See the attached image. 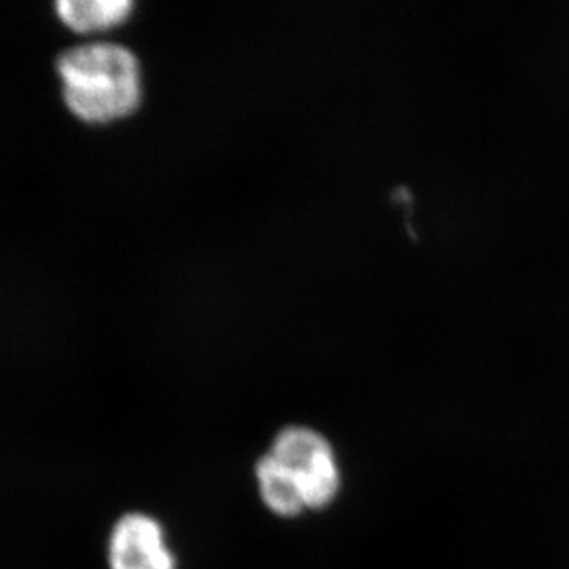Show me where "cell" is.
<instances>
[{
    "instance_id": "2",
    "label": "cell",
    "mask_w": 569,
    "mask_h": 569,
    "mask_svg": "<svg viewBox=\"0 0 569 569\" xmlns=\"http://www.w3.org/2000/svg\"><path fill=\"white\" fill-rule=\"evenodd\" d=\"M63 98L87 122H109L131 113L140 102L139 61L120 44L76 47L58 60Z\"/></svg>"
},
{
    "instance_id": "1",
    "label": "cell",
    "mask_w": 569,
    "mask_h": 569,
    "mask_svg": "<svg viewBox=\"0 0 569 569\" xmlns=\"http://www.w3.org/2000/svg\"><path fill=\"white\" fill-rule=\"evenodd\" d=\"M254 483L263 507L280 518L327 509L341 489L338 456L319 431L288 426L258 457Z\"/></svg>"
},
{
    "instance_id": "3",
    "label": "cell",
    "mask_w": 569,
    "mask_h": 569,
    "mask_svg": "<svg viewBox=\"0 0 569 569\" xmlns=\"http://www.w3.org/2000/svg\"><path fill=\"white\" fill-rule=\"evenodd\" d=\"M109 569H178L167 529L156 516L131 510L114 521L108 538Z\"/></svg>"
},
{
    "instance_id": "4",
    "label": "cell",
    "mask_w": 569,
    "mask_h": 569,
    "mask_svg": "<svg viewBox=\"0 0 569 569\" xmlns=\"http://www.w3.org/2000/svg\"><path fill=\"white\" fill-rule=\"evenodd\" d=\"M61 21L78 32L111 28L124 21L133 2L129 0H60L56 4Z\"/></svg>"
}]
</instances>
